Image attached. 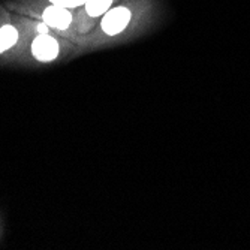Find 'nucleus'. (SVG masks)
<instances>
[{
	"mask_svg": "<svg viewBox=\"0 0 250 250\" xmlns=\"http://www.w3.org/2000/svg\"><path fill=\"white\" fill-rule=\"evenodd\" d=\"M112 0H87L85 11L90 17H99L108 11Z\"/></svg>",
	"mask_w": 250,
	"mask_h": 250,
	"instance_id": "obj_5",
	"label": "nucleus"
},
{
	"mask_svg": "<svg viewBox=\"0 0 250 250\" xmlns=\"http://www.w3.org/2000/svg\"><path fill=\"white\" fill-rule=\"evenodd\" d=\"M50 26L48 24H45V22H42V24H39L38 26V32H39V35H48V32H50V29H48Z\"/></svg>",
	"mask_w": 250,
	"mask_h": 250,
	"instance_id": "obj_7",
	"label": "nucleus"
},
{
	"mask_svg": "<svg viewBox=\"0 0 250 250\" xmlns=\"http://www.w3.org/2000/svg\"><path fill=\"white\" fill-rule=\"evenodd\" d=\"M60 47L50 35H39L32 43V53L41 62H51L59 56Z\"/></svg>",
	"mask_w": 250,
	"mask_h": 250,
	"instance_id": "obj_2",
	"label": "nucleus"
},
{
	"mask_svg": "<svg viewBox=\"0 0 250 250\" xmlns=\"http://www.w3.org/2000/svg\"><path fill=\"white\" fill-rule=\"evenodd\" d=\"M53 5H57V6H62V8H77V6H81V5H85L87 0H50Z\"/></svg>",
	"mask_w": 250,
	"mask_h": 250,
	"instance_id": "obj_6",
	"label": "nucleus"
},
{
	"mask_svg": "<svg viewBox=\"0 0 250 250\" xmlns=\"http://www.w3.org/2000/svg\"><path fill=\"white\" fill-rule=\"evenodd\" d=\"M129 20H130V11L125 6L112 8L106 11L104 15L102 30L109 36L119 35L126 29V26L129 24Z\"/></svg>",
	"mask_w": 250,
	"mask_h": 250,
	"instance_id": "obj_1",
	"label": "nucleus"
},
{
	"mask_svg": "<svg viewBox=\"0 0 250 250\" xmlns=\"http://www.w3.org/2000/svg\"><path fill=\"white\" fill-rule=\"evenodd\" d=\"M18 39V32L12 26H3L0 29V54L14 47Z\"/></svg>",
	"mask_w": 250,
	"mask_h": 250,
	"instance_id": "obj_4",
	"label": "nucleus"
},
{
	"mask_svg": "<svg viewBox=\"0 0 250 250\" xmlns=\"http://www.w3.org/2000/svg\"><path fill=\"white\" fill-rule=\"evenodd\" d=\"M42 20H43L45 24H48V26H51L54 29H59V30H64V29H67L71 26L72 15L66 8L53 5V6H50V8H47L43 11Z\"/></svg>",
	"mask_w": 250,
	"mask_h": 250,
	"instance_id": "obj_3",
	"label": "nucleus"
}]
</instances>
